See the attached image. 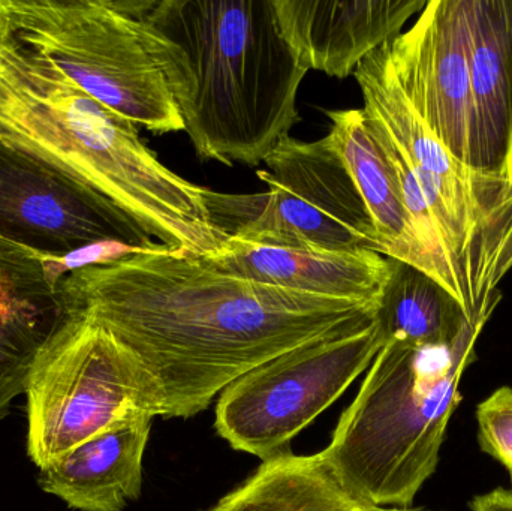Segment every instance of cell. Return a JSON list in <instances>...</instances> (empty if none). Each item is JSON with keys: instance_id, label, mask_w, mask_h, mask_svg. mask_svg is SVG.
<instances>
[{"instance_id": "8992f818", "label": "cell", "mask_w": 512, "mask_h": 511, "mask_svg": "<svg viewBox=\"0 0 512 511\" xmlns=\"http://www.w3.org/2000/svg\"><path fill=\"white\" fill-rule=\"evenodd\" d=\"M256 176L267 189L225 194L206 189L213 224L228 239L277 248L379 254L369 212L330 137H283Z\"/></svg>"}, {"instance_id": "4fadbf2b", "label": "cell", "mask_w": 512, "mask_h": 511, "mask_svg": "<svg viewBox=\"0 0 512 511\" xmlns=\"http://www.w3.org/2000/svg\"><path fill=\"white\" fill-rule=\"evenodd\" d=\"M0 239V419L26 392L42 348L74 317L60 288L62 270Z\"/></svg>"}, {"instance_id": "5bb4252c", "label": "cell", "mask_w": 512, "mask_h": 511, "mask_svg": "<svg viewBox=\"0 0 512 511\" xmlns=\"http://www.w3.org/2000/svg\"><path fill=\"white\" fill-rule=\"evenodd\" d=\"M474 105L472 168L512 177V0H462Z\"/></svg>"}, {"instance_id": "ba28073f", "label": "cell", "mask_w": 512, "mask_h": 511, "mask_svg": "<svg viewBox=\"0 0 512 511\" xmlns=\"http://www.w3.org/2000/svg\"><path fill=\"white\" fill-rule=\"evenodd\" d=\"M385 339L378 321L274 357L234 381L216 405V431L262 462L291 441L370 368Z\"/></svg>"}, {"instance_id": "44dd1931", "label": "cell", "mask_w": 512, "mask_h": 511, "mask_svg": "<svg viewBox=\"0 0 512 511\" xmlns=\"http://www.w3.org/2000/svg\"><path fill=\"white\" fill-rule=\"evenodd\" d=\"M378 511H435L424 507H379Z\"/></svg>"}, {"instance_id": "7a4b0ae2", "label": "cell", "mask_w": 512, "mask_h": 511, "mask_svg": "<svg viewBox=\"0 0 512 511\" xmlns=\"http://www.w3.org/2000/svg\"><path fill=\"white\" fill-rule=\"evenodd\" d=\"M164 74L204 161L258 167L300 122L307 71L283 39L273 0L123 2Z\"/></svg>"}, {"instance_id": "52a82bcc", "label": "cell", "mask_w": 512, "mask_h": 511, "mask_svg": "<svg viewBox=\"0 0 512 511\" xmlns=\"http://www.w3.org/2000/svg\"><path fill=\"white\" fill-rule=\"evenodd\" d=\"M24 393L27 453L39 470L126 417L162 416L158 393L137 357L81 314L42 348Z\"/></svg>"}, {"instance_id": "5b68a950", "label": "cell", "mask_w": 512, "mask_h": 511, "mask_svg": "<svg viewBox=\"0 0 512 511\" xmlns=\"http://www.w3.org/2000/svg\"><path fill=\"white\" fill-rule=\"evenodd\" d=\"M0 39L153 134L185 131L140 21L113 0H0Z\"/></svg>"}, {"instance_id": "7c38bea8", "label": "cell", "mask_w": 512, "mask_h": 511, "mask_svg": "<svg viewBox=\"0 0 512 511\" xmlns=\"http://www.w3.org/2000/svg\"><path fill=\"white\" fill-rule=\"evenodd\" d=\"M203 260L225 275L310 296L373 303L379 308L396 267V260L369 249L277 248L233 237Z\"/></svg>"}, {"instance_id": "3957f363", "label": "cell", "mask_w": 512, "mask_h": 511, "mask_svg": "<svg viewBox=\"0 0 512 511\" xmlns=\"http://www.w3.org/2000/svg\"><path fill=\"white\" fill-rule=\"evenodd\" d=\"M0 134L92 186L161 245L203 258L228 240L210 218L207 188L165 167L135 123L3 39Z\"/></svg>"}, {"instance_id": "9c48e42d", "label": "cell", "mask_w": 512, "mask_h": 511, "mask_svg": "<svg viewBox=\"0 0 512 511\" xmlns=\"http://www.w3.org/2000/svg\"><path fill=\"white\" fill-rule=\"evenodd\" d=\"M0 239L54 263L99 246L161 245L92 186L2 134Z\"/></svg>"}, {"instance_id": "30bf717a", "label": "cell", "mask_w": 512, "mask_h": 511, "mask_svg": "<svg viewBox=\"0 0 512 511\" xmlns=\"http://www.w3.org/2000/svg\"><path fill=\"white\" fill-rule=\"evenodd\" d=\"M387 48L415 113L457 161L472 168L474 105L462 0H430L414 26Z\"/></svg>"}, {"instance_id": "ffe728a7", "label": "cell", "mask_w": 512, "mask_h": 511, "mask_svg": "<svg viewBox=\"0 0 512 511\" xmlns=\"http://www.w3.org/2000/svg\"><path fill=\"white\" fill-rule=\"evenodd\" d=\"M471 511H512V488H496L469 501Z\"/></svg>"}, {"instance_id": "2e32d148", "label": "cell", "mask_w": 512, "mask_h": 511, "mask_svg": "<svg viewBox=\"0 0 512 511\" xmlns=\"http://www.w3.org/2000/svg\"><path fill=\"white\" fill-rule=\"evenodd\" d=\"M328 134L369 212L379 239V254L409 264L430 276L429 261L414 222L400 197L387 156L367 125L363 110L327 111Z\"/></svg>"}, {"instance_id": "277c9868", "label": "cell", "mask_w": 512, "mask_h": 511, "mask_svg": "<svg viewBox=\"0 0 512 511\" xmlns=\"http://www.w3.org/2000/svg\"><path fill=\"white\" fill-rule=\"evenodd\" d=\"M486 324L445 345L387 342L319 453L339 485L370 507H411L436 473Z\"/></svg>"}, {"instance_id": "6da1fadb", "label": "cell", "mask_w": 512, "mask_h": 511, "mask_svg": "<svg viewBox=\"0 0 512 511\" xmlns=\"http://www.w3.org/2000/svg\"><path fill=\"white\" fill-rule=\"evenodd\" d=\"M60 288L137 357L165 419L197 416L262 363L369 327L379 311L225 275L164 245L69 270Z\"/></svg>"}, {"instance_id": "e0dca14e", "label": "cell", "mask_w": 512, "mask_h": 511, "mask_svg": "<svg viewBox=\"0 0 512 511\" xmlns=\"http://www.w3.org/2000/svg\"><path fill=\"white\" fill-rule=\"evenodd\" d=\"M213 511H378L355 500L325 467L321 455L291 452L262 462Z\"/></svg>"}, {"instance_id": "ac0fdd59", "label": "cell", "mask_w": 512, "mask_h": 511, "mask_svg": "<svg viewBox=\"0 0 512 511\" xmlns=\"http://www.w3.org/2000/svg\"><path fill=\"white\" fill-rule=\"evenodd\" d=\"M376 321L385 344H450L471 326L460 303L439 282L400 261H396Z\"/></svg>"}, {"instance_id": "8fae6325", "label": "cell", "mask_w": 512, "mask_h": 511, "mask_svg": "<svg viewBox=\"0 0 512 511\" xmlns=\"http://www.w3.org/2000/svg\"><path fill=\"white\" fill-rule=\"evenodd\" d=\"M426 0H273L277 23L298 65L334 78L354 75L373 51L400 35Z\"/></svg>"}, {"instance_id": "7402d4cb", "label": "cell", "mask_w": 512, "mask_h": 511, "mask_svg": "<svg viewBox=\"0 0 512 511\" xmlns=\"http://www.w3.org/2000/svg\"><path fill=\"white\" fill-rule=\"evenodd\" d=\"M207 511H213V510H212V509H210V510H207Z\"/></svg>"}, {"instance_id": "d6986e66", "label": "cell", "mask_w": 512, "mask_h": 511, "mask_svg": "<svg viewBox=\"0 0 512 511\" xmlns=\"http://www.w3.org/2000/svg\"><path fill=\"white\" fill-rule=\"evenodd\" d=\"M481 452L512 477V387L502 386L481 401L475 413Z\"/></svg>"}, {"instance_id": "9a60e30c", "label": "cell", "mask_w": 512, "mask_h": 511, "mask_svg": "<svg viewBox=\"0 0 512 511\" xmlns=\"http://www.w3.org/2000/svg\"><path fill=\"white\" fill-rule=\"evenodd\" d=\"M150 414H134L41 468L39 486L71 509L122 511L140 498Z\"/></svg>"}]
</instances>
